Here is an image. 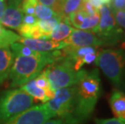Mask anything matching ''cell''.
<instances>
[{"mask_svg":"<svg viewBox=\"0 0 125 124\" xmlns=\"http://www.w3.org/2000/svg\"><path fill=\"white\" fill-rule=\"evenodd\" d=\"M82 10H84V11L89 15H93L96 14V13L99 12L98 11L99 10H98L95 8V7H93L87 0H84L83 4H82Z\"/></svg>","mask_w":125,"mask_h":124,"instance_id":"cell-24","label":"cell"},{"mask_svg":"<svg viewBox=\"0 0 125 124\" xmlns=\"http://www.w3.org/2000/svg\"><path fill=\"white\" fill-rule=\"evenodd\" d=\"M38 0H21L20 9L25 15H35V7Z\"/></svg>","mask_w":125,"mask_h":124,"instance_id":"cell-21","label":"cell"},{"mask_svg":"<svg viewBox=\"0 0 125 124\" xmlns=\"http://www.w3.org/2000/svg\"><path fill=\"white\" fill-rule=\"evenodd\" d=\"M38 19L35 17V15H25L23 17V21L22 24H26V25H34L37 23Z\"/></svg>","mask_w":125,"mask_h":124,"instance_id":"cell-26","label":"cell"},{"mask_svg":"<svg viewBox=\"0 0 125 124\" xmlns=\"http://www.w3.org/2000/svg\"><path fill=\"white\" fill-rule=\"evenodd\" d=\"M95 65L99 67L116 89L125 88V52L108 48L98 52Z\"/></svg>","mask_w":125,"mask_h":124,"instance_id":"cell-3","label":"cell"},{"mask_svg":"<svg viewBox=\"0 0 125 124\" xmlns=\"http://www.w3.org/2000/svg\"><path fill=\"white\" fill-rule=\"evenodd\" d=\"M100 2H102L103 6H109L111 7V0H100Z\"/></svg>","mask_w":125,"mask_h":124,"instance_id":"cell-30","label":"cell"},{"mask_svg":"<svg viewBox=\"0 0 125 124\" xmlns=\"http://www.w3.org/2000/svg\"><path fill=\"white\" fill-rule=\"evenodd\" d=\"M73 30V28H72L67 23L60 21L59 23L57 25V27L55 28L53 31L51 33V35L49 36L48 39H51V40L57 42L64 41L70 36Z\"/></svg>","mask_w":125,"mask_h":124,"instance_id":"cell-14","label":"cell"},{"mask_svg":"<svg viewBox=\"0 0 125 124\" xmlns=\"http://www.w3.org/2000/svg\"><path fill=\"white\" fill-rule=\"evenodd\" d=\"M60 21H62V19L59 15H56L47 19H41L37 21L36 24L40 30L41 31V32L43 33L44 39H48L49 36L51 35V33L53 31Z\"/></svg>","mask_w":125,"mask_h":124,"instance_id":"cell-17","label":"cell"},{"mask_svg":"<svg viewBox=\"0 0 125 124\" xmlns=\"http://www.w3.org/2000/svg\"><path fill=\"white\" fill-rule=\"evenodd\" d=\"M113 15L117 25L120 28L125 29V10H113Z\"/></svg>","mask_w":125,"mask_h":124,"instance_id":"cell-23","label":"cell"},{"mask_svg":"<svg viewBox=\"0 0 125 124\" xmlns=\"http://www.w3.org/2000/svg\"><path fill=\"white\" fill-rule=\"evenodd\" d=\"M14 58L10 47L0 48V84L9 77Z\"/></svg>","mask_w":125,"mask_h":124,"instance_id":"cell-13","label":"cell"},{"mask_svg":"<svg viewBox=\"0 0 125 124\" xmlns=\"http://www.w3.org/2000/svg\"><path fill=\"white\" fill-rule=\"evenodd\" d=\"M101 94L98 68L85 72L76 85L75 104L71 124H81L90 118Z\"/></svg>","mask_w":125,"mask_h":124,"instance_id":"cell-1","label":"cell"},{"mask_svg":"<svg viewBox=\"0 0 125 124\" xmlns=\"http://www.w3.org/2000/svg\"><path fill=\"white\" fill-rule=\"evenodd\" d=\"M10 1H14V2H19V3H20V2H21V0H10Z\"/></svg>","mask_w":125,"mask_h":124,"instance_id":"cell-32","label":"cell"},{"mask_svg":"<svg viewBox=\"0 0 125 124\" xmlns=\"http://www.w3.org/2000/svg\"><path fill=\"white\" fill-rule=\"evenodd\" d=\"M23 13L20 9V3L7 0L0 23L7 28L18 30L22 24Z\"/></svg>","mask_w":125,"mask_h":124,"instance_id":"cell-10","label":"cell"},{"mask_svg":"<svg viewBox=\"0 0 125 124\" xmlns=\"http://www.w3.org/2000/svg\"><path fill=\"white\" fill-rule=\"evenodd\" d=\"M10 48L13 52L14 56H23V57H39L42 54L41 52H36L29 48L28 47L23 45L20 42L12 44Z\"/></svg>","mask_w":125,"mask_h":124,"instance_id":"cell-18","label":"cell"},{"mask_svg":"<svg viewBox=\"0 0 125 124\" xmlns=\"http://www.w3.org/2000/svg\"><path fill=\"white\" fill-rule=\"evenodd\" d=\"M20 43L23 44V45L28 47L29 48L36 52H52L55 50H60L67 46L64 41L57 42L51 39H29L21 37L20 39Z\"/></svg>","mask_w":125,"mask_h":124,"instance_id":"cell-11","label":"cell"},{"mask_svg":"<svg viewBox=\"0 0 125 124\" xmlns=\"http://www.w3.org/2000/svg\"><path fill=\"white\" fill-rule=\"evenodd\" d=\"M112 4V10H125V0H113Z\"/></svg>","mask_w":125,"mask_h":124,"instance_id":"cell-27","label":"cell"},{"mask_svg":"<svg viewBox=\"0 0 125 124\" xmlns=\"http://www.w3.org/2000/svg\"><path fill=\"white\" fill-rule=\"evenodd\" d=\"M95 124H125L115 118H97L94 120Z\"/></svg>","mask_w":125,"mask_h":124,"instance_id":"cell-25","label":"cell"},{"mask_svg":"<svg viewBox=\"0 0 125 124\" xmlns=\"http://www.w3.org/2000/svg\"><path fill=\"white\" fill-rule=\"evenodd\" d=\"M76 86L55 90L53 98L46 103L47 106L66 124H71L75 104Z\"/></svg>","mask_w":125,"mask_h":124,"instance_id":"cell-7","label":"cell"},{"mask_svg":"<svg viewBox=\"0 0 125 124\" xmlns=\"http://www.w3.org/2000/svg\"><path fill=\"white\" fill-rule=\"evenodd\" d=\"M4 30H5V28H4V27L2 26L1 23H0V36H2V34L3 33V31H4Z\"/></svg>","mask_w":125,"mask_h":124,"instance_id":"cell-31","label":"cell"},{"mask_svg":"<svg viewBox=\"0 0 125 124\" xmlns=\"http://www.w3.org/2000/svg\"><path fill=\"white\" fill-rule=\"evenodd\" d=\"M111 109L115 118L125 123V93L119 89H114L109 98Z\"/></svg>","mask_w":125,"mask_h":124,"instance_id":"cell-12","label":"cell"},{"mask_svg":"<svg viewBox=\"0 0 125 124\" xmlns=\"http://www.w3.org/2000/svg\"><path fill=\"white\" fill-rule=\"evenodd\" d=\"M124 49H125V33H124Z\"/></svg>","mask_w":125,"mask_h":124,"instance_id":"cell-33","label":"cell"},{"mask_svg":"<svg viewBox=\"0 0 125 124\" xmlns=\"http://www.w3.org/2000/svg\"><path fill=\"white\" fill-rule=\"evenodd\" d=\"M64 42L67 44L76 48L80 47H94L98 48L103 46L102 40L92 31H83L73 28V31L69 37L65 39Z\"/></svg>","mask_w":125,"mask_h":124,"instance_id":"cell-9","label":"cell"},{"mask_svg":"<svg viewBox=\"0 0 125 124\" xmlns=\"http://www.w3.org/2000/svg\"><path fill=\"white\" fill-rule=\"evenodd\" d=\"M43 124H66L63 120L60 119V118H54V119H49L47 122L44 123Z\"/></svg>","mask_w":125,"mask_h":124,"instance_id":"cell-29","label":"cell"},{"mask_svg":"<svg viewBox=\"0 0 125 124\" xmlns=\"http://www.w3.org/2000/svg\"><path fill=\"white\" fill-rule=\"evenodd\" d=\"M44 6L50 7L57 15L61 16L64 0H38Z\"/></svg>","mask_w":125,"mask_h":124,"instance_id":"cell-22","label":"cell"},{"mask_svg":"<svg viewBox=\"0 0 125 124\" xmlns=\"http://www.w3.org/2000/svg\"><path fill=\"white\" fill-rule=\"evenodd\" d=\"M35 80V82L36 84V86L40 87L41 89H42L44 91V93L46 94L47 97H49V99H52L53 98L54 94H55V91L52 89L51 86L49 82V80H48L46 74H45L44 71L43 70L42 72L40 73V74L36 76V77L34 79Z\"/></svg>","mask_w":125,"mask_h":124,"instance_id":"cell-19","label":"cell"},{"mask_svg":"<svg viewBox=\"0 0 125 124\" xmlns=\"http://www.w3.org/2000/svg\"><path fill=\"white\" fill-rule=\"evenodd\" d=\"M98 11L100 15L99 23L93 32L102 40L103 46L115 45L124 39V31L117 25L111 7L102 6Z\"/></svg>","mask_w":125,"mask_h":124,"instance_id":"cell-6","label":"cell"},{"mask_svg":"<svg viewBox=\"0 0 125 124\" xmlns=\"http://www.w3.org/2000/svg\"><path fill=\"white\" fill-rule=\"evenodd\" d=\"M62 50L44 52L39 57L15 56L9 78L13 88L22 87L35 79L50 64L63 58Z\"/></svg>","mask_w":125,"mask_h":124,"instance_id":"cell-2","label":"cell"},{"mask_svg":"<svg viewBox=\"0 0 125 124\" xmlns=\"http://www.w3.org/2000/svg\"><path fill=\"white\" fill-rule=\"evenodd\" d=\"M5 1H7V0H5Z\"/></svg>","mask_w":125,"mask_h":124,"instance_id":"cell-34","label":"cell"},{"mask_svg":"<svg viewBox=\"0 0 125 124\" xmlns=\"http://www.w3.org/2000/svg\"><path fill=\"white\" fill-rule=\"evenodd\" d=\"M33 105V97L21 88L5 91L0 97V124L28 110Z\"/></svg>","mask_w":125,"mask_h":124,"instance_id":"cell-5","label":"cell"},{"mask_svg":"<svg viewBox=\"0 0 125 124\" xmlns=\"http://www.w3.org/2000/svg\"><path fill=\"white\" fill-rule=\"evenodd\" d=\"M6 6H7V1H5V0H0V22H1L2 15H3Z\"/></svg>","mask_w":125,"mask_h":124,"instance_id":"cell-28","label":"cell"},{"mask_svg":"<svg viewBox=\"0 0 125 124\" xmlns=\"http://www.w3.org/2000/svg\"><path fill=\"white\" fill-rule=\"evenodd\" d=\"M20 88L23 89L26 93H28L31 97L38 99L39 101L42 102L43 103H46L48 101H49V97H47L46 94L44 93V91L36 86L34 79L30 81H28V83H26L24 86H23L22 87H20Z\"/></svg>","mask_w":125,"mask_h":124,"instance_id":"cell-16","label":"cell"},{"mask_svg":"<svg viewBox=\"0 0 125 124\" xmlns=\"http://www.w3.org/2000/svg\"><path fill=\"white\" fill-rule=\"evenodd\" d=\"M83 2L84 0H64L62 9V14H61L60 16L62 21L68 23L67 19L69 15H70L72 13H74L79 10H82Z\"/></svg>","mask_w":125,"mask_h":124,"instance_id":"cell-15","label":"cell"},{"mask_svg":"<svg viewBox=\"0 0 125 124\" xmlns=\"http://www.w3.org/2000/svg\"><path fill=\"white\" fill-rule=\"evenodd\" d=\"M55 117L47 105H32L28 110L22 112L3 124H43Z\"/></svg>","mask_w":125,"mask_h":124,"instance_id":"cell-8","label":"cell"},{"mask_svg":"<svg viewBox=\"0 0 125 124\" xmlns=\"http://www.w3.org/2000/svg\"><path fill=\"white\" fill-rule=\"evenodd\" d=\"M35 17L37 19H47L51 17H53L57 15L50 7L44 6L40 2H37L35 7Z\"/></svg>","mask_w":125,"mask_h":124,"instance_id":"cell-20","label":"cell"},{"mask_svg":"<svg viewBox=\"0 0 125 124\" xmlns=\"http://www.w3.org/2000/svg\"><path fill=\"white\" fill-rule=\"evenodd\" d=\"M53 90L76 86L86 70L77 71L73 62L65 57L47 65L44 70Z\"/></svg>","mask_w":125,"mask_h":124,"instance_id":"cell-4","label":"cell"}]
</instances>
